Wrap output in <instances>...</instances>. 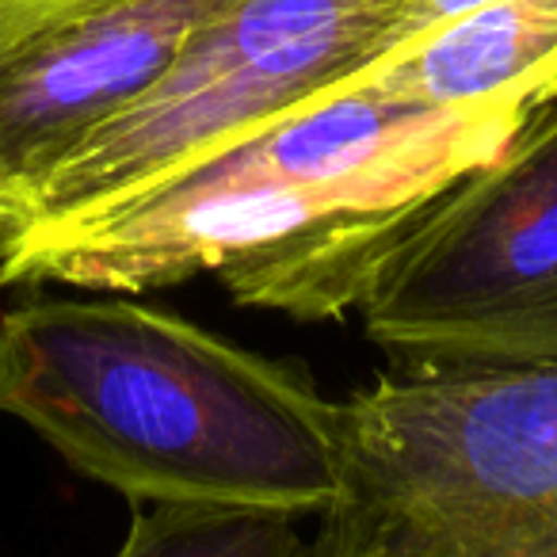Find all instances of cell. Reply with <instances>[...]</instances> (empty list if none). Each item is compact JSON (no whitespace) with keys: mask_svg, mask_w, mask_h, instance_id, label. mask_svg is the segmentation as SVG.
<instances>
[{"mask_svg":"<svg viewBox=\"0 0 557 557\" xmlns=\"http://www.w3.org/2000/svg\"><path fill=\"white\" fill-rule=\"evenodd\" d=\"M0 412L134 504L325 516L348 488L341 405L306 374L126 298L0 313Z\"/></svg>","mask_w":557,"mask_h":557,"instance_id":"obj_1","label":"cell"},{"mask_svg":"<svg viewBox=\"0 0 557 557\" xmlns=\"http://www.w3.org/2000/svg\"><path fill=\"white\" fill-rule=\"evenodd\" d=\"M527 119L336 88L119 207L12 230L0 237V283L172 287L329 218H412L493 161Z\"/></svg>","mask_w":557,"mask_h":557,"instance_id":"obj_2","label":"cell"},{"mask_svg":"<svg viewBox=\"0 0 557 557\" xmlns=\"http://www.w3.org/2000/svg\"><path fill=\"white\" fill-rule=\"evenodd\" d=\"M405 12L409 0H225L138 100L32 187L20 225L111 210L336 92L401 42Z\"/></svg>","mask_w":557,"mask_h":557,"instance_id":"obj_3","label":"cell"},{"mask_svg":"<svg viewBox=\"0 0 557 557\" xmlns=\"http://www.w3.org/2000/svg\"><path fill=\"white\" fill-rule=\"evenodd\" d=\"M359 313L401 374L557 363V100L405 225Z\"/></svg>","mask_w":557,"mask_h":557,"instance_id":"obj_4","label":"cell"},{"mask_svg":"<svg viewBox=\"0 0 557 557\" xmlns=\"http://www.w3.org/2000/svg\"><path fill=\"white\" fill-rule=\"evenodd\" d=\"M344 508L458 519L557 500V363L397 374L341 401Z\"/></svg>","mask_w":557,"mask_h":557,"instance_id":"obj_5","label":"cell"},{"mask_svg":"<svg viewBox=\"0 0 557 557\" xmlns=\"http://www.w3.org/2000/svg\"><path fill=\"white\" fill-rule=\"evenodd\" d=\"M225 0H9L0 4V157L32 187L138 100Z\"/></svg>","mask_w":557,"mask_h":557,"instance_id":"obj_6","label":"cell"},{"mask_svg":"<svg viewBox=\"0 0 557 557\" xmlns=\"http://www.w3.org/2000/svg\"><path fill=\"white\" fill-rule=\"evenodd\" d=\"M348 85L420 108L534 115L557 100V0H493L389 50Z\"/></svg>","mask_w":557,"mask_h":557,"instance_id":"obj_7","label":"cell"},{"mask_svg":"<svg viewBox=\"0 0 557 557\" xmlns=\"http://www.w3.org/2000/svg\"><path fill=\"white\" fill-rule=\"evenodd\" d=\"M310 557H557V500L458 519L329 508Z\"/></svg>","mask_w":557,"mask_h":557,"instance_id":"obj_8","label":"cell"},{"mask_svg":"<svg viewBox=\"0 0 557 557\" xmlns=\"http://www.w3.org/2000/svg\"><path fill=\"white\" fill-rule=\"evenodd\" d=\"M298 516L233 504H134L115 557H310Z\"/></svg>","mask_w":557,"mask_h":557,"instance_id":"obj_9","label":"cell"},{"mask_svg":"<svg viewBox=\"0 0 557 557\" xmlns=\"http://www.w3.org/2000/svg\"><path fill=\"white\" fill-rule=\"evenodd\" d=\"M485 4H493V0H409V12H405V35H401L397 47H405V42L435 32V27L450 24V20H458V16H470V12L485 9Z\"/></svg>","mask_w":557,"mask_h":557,"instance_id":"obj_10","label":"cell"},{"mask_svg":"<svg viewBox=\"0 0 557 557\" xmlns=\"http://www.w3.org/2000/svg\"><path fill=\"white\" fill-rule=\"evenodd\" d=\"M20 222H24V202H20V191L9 176V164L0 157V237L16 230Z\"/></svg>","mask_w":557,"mask_h":557,"instance_id":"obj_11","label":"cell"},{"mask_svg":"<svg viewBox=\"0 0 557 557\" xmlns=\"http://www.w3.org/2000/svg\"><path fill=\"white\" fill-rule=\"evenodd\" d=\"M0 4H9V0H0Z\"/></svg>","mask_w":557,"mask_h":557,"instance_id":"obj_12","label":"cell"}]
</instances>
